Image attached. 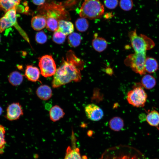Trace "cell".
<instances>
[{
	"instance_id": "obj_1",
	"label": "cell",
	"mask_w": 159,
	"mask_h": 159,
	"mask_svg": "<svg viewBox=\"0 0 159 159\" xmlns=\"http://www.w3.org/2000/svg\"><path fill=\"white\" fill-rule=\"evenodd\" d=\"M84 66L83 61L77 57L73 51H68L66 59L63 58L60 66L54 75L52 87L57 88L72 81H80L82 77L80 71Z\"/></svg>"
},
{
	"instance_id": "obj_2",
	"label": "cell",
	"mask_w": 159,
	"mask_h": 159,
	"mask_svg": "<svg viewBox=\"0 0 159 159\" xmlns=\"http://www.w3.org/2000/svg\"><path fill=\"white\" fill-rule=\"evenodd\" d=\"M98 159H149L137 149L120 145L106 149Z\"/></svg>"
},
{
	"instance_id": "obj_3",
	"label": "cell",
	"mask_w": 159,
	"mask_h": 159,
	"mask_svg": "<svg viewBox=\"0 0 159 159\" xmlns=\"http://www.w3.org/2000/svg\"><path fill=\"white\" fill-rule=\"evenodd\" d=\"M41 6L38 9L39 14L45 16L46 19H55L59 21L68 19V13L61 3L52 1Z\"/></svg>"
},
{
	"instance_id": "obj_4",
	"label": "cell",
	"mask_w": 159,
	"mask_h": 159,
	"mask_svg": "<svg viewBox=\"0 0 159 159\" xmlns=\"http://www.w3.org/2000/svg\"><path fill=\"white\" fill-rule=\"evenodd\" d=\"M104 12V6L99 0H85L80 9L79 15L81 17L93 19L100 18Z\"/></svg>"
},
{
	"instance_id": "obj_5",
	"label": "cell",
	"mask_w": 159,
	"mask_h": 159,
	"mask_svg": "<svg viewBox=\"0 0 159 159\" xmlns=\"http://www.w3.org/2000/svg\"><path fill=\"white\" fill-rule=\"evenodd\" d=\"M128 37L135 52H146L153 48L155 44L150 38L143 34L138 35L136 29L129 32Z\"/></svg>"
},
{
	"instance_id": "obj_6",
	"label": "cell",
	"mask_w": 159,
	"mask_h": 159,
	"mask_svg": "<svg viewBox=\"0 0 159 159\" xmlns=\"http://www.w3.org/2000/svg\"><path fill=\"white\" fill-rule=\"evenodd\" d=\"M146 58V52H135L127 57L124 63L136 73L143 75L146 72L145 63Z\"/></svg>"
},
{
	"instance_id": "obj_7",
	"label": "cell",
	"mask_w": 159,
	"mask_h": 159,
	"mask_svg": "<svg viewBox=\"0 0 159 159\" xmlns=\"http://www.w3.org/2000/svg\"><path fill=\"white\" fill-rule=\"evenodd\" d=\"M147 95L143 89L140 85L135 86L127 93V100L128 103L134 107H144L147 101Z\"/></svg>"
},
{
	"instance_id": "obj_8",
	"label": "cell",
	"mask_w": 159,
	"mask_h": 159,
	"mask_svg": "<svg viewBox=\"0 0 159 159\" xmlns=\"http://www.w3.org/2000/svg\"><path fill=\"white\" fill-rule=\"evenodd\" d=\"M12 26H14L20 34L24 32L17 22L16 8L11 9L6 12L0 19V33Z\"/></svg>"
},
{
	"instance_id": "obj_9",
	"label": "cell",
	"mask_w": 159,
	"mask_h": 159,
	"mask_svg": "<svg viewBox=\"0 0 159 159\" xmlns=\"http://www.w3.org/2000/svg\"><path fill=\"white\" fill-rule=\"evenodd\" d=\"M39 66L43 76L47 77L54 75L57 69L56 66L51 55H44L39 58Z\"/></svg>"
},
{
	"instance_id": "obj_10",
	"label": "cell",
	"mask_w": 159,
	"mask_h": 159,
	"mask_svg": "<svg viewBox=\"0 0 159 159\" xmlns=\"http://www.w3.org/2000/svg\"><path fill=\"white\" fill-rule=\"evenodd\" d=\"M85 111L87 117L93 121H98L101 119L104 116L102 109L94 104L86 105L85 107Z\"/></svg>"
},
{
	"instance_id": "obj_11",
	"label": "cell",
	"mask_w": 159,
	"mask_h": 159,
	"mask_svg": "<svg viewBox=\"0 0 159 159\" xmlns=\"http://www.w3.org/2000/svg\"><path fill=\"white\" fill-rule=\"evenodd\" d=\"M23 114L22 107L18 102L12 103L7 108L6 117L9 120H17Z\"/></svg>"
},
{
	"instance_id": "obj_12",
	"label": "cell",
	"mask_w": 159,
	"mask_h": 159,
	"mask_svg": "<svg viewBox=\"0 0 159 159\" xmlns=\"http://www.w3.org/2000/svg\"><path fill=\"white\" fill-rule=\"evenodd\" d=\"M72 140V146L67 148L64 159H87L86 156H82L79 148L76 147L74 138Z\"/></svg>"
},
{
	"instance_id": "obj_13",
	"label": "cell",
	"mask_w": 159,
	"mask_h": 159,
	"mask_svg": "<svg viewBox=\"0 0 159 159\" xmlns=\"http://www.w3.org/2000/svg\"><path fill=\"white\" fill-rule=\"evenodd\" d=\"M31 24L34 30H41L46 26V18L45 16L41 14L34 16L32 19Z\"/></svg>"
},
{
	"instance_id": "obj_14",
	"label": "cell",
	"mask_w": 159,
	"mask_h": 159,
	"mask_svg": "<svg viewBox=\"0 0 159 159\" xmlns=\"http://www.w3.org/2000/svg\"><path fill=\"white\" fill-rule=\"evenodd\" d=\"M40 73L38 68L32 65H28L26 66L25 76L28 80L32 82H36L39 80Z\"/></svg>"
},
{
	"instance_id": "obj_15",
	"label": "cell",
	"mask_w": 159,
	"mask_h": 159,
	"mask_svg": "<svg viewBox=\"0 0 159 159\" xmlns=\"http://www.w3.org/2000/svg\"><path fill=\"white\" fill-rule=\"evenodd\" d=\"M36 93L40 99L47 100L50 99L52 96V91L50 87L47 85H42L37 88Z\"/></svg>"
},
{
	"instance_id": "obj_16",
	"label": "cell",
	"mask_w": 159,
	"mask_h": 159,
	"mask_svg": "<svg viewBox=\"0 0 159 159\" xmlns=\"http://www.w3.org/2000/svg\"><path fill=\"white\" fill-rule=\"evenodd\" d=\"M93 48L97 51L101 52L107 48V43L104 38L98 37L97 34L94 35V38L92 42Z\"/></svg>"
},
{
	"instance_id": "obj_17",
	"label": "cell",
	"mask_w": 159,
	"mask_h": 159,
	"mask_svg": "<svg viewBox=\"0 0 159 159\" xmlns=\"http://www.w3.org/2000/svg\"><path fill=\"white\" fill-rule=\"evenodd\" d=\"M65 115L63 110L58 105L52 107L49 111V118L51 120L55 122L63 118Z\"/></svg>"
},
{
	"instance_id": "obj_18",
	"label": "cell",
	"mask_w": 159,
	"mask_h": 159,
	"mask_svg": "<svg viewBox=\"0 0 159 159\" xmlns=\"http://www.w3.org/2000/svg\"><path fill=\"white\" fill-rule=\"evenodd\" d=\"M58 30L67 35L72 33L74 30V25L70 21L61 20L59 21Z\"/></svg>"
},
{
	"instance_id": "obj_19",
	"label": "cell",
	"mask_w": 159,
	"mask_h": 159,
	"mask_svg": "<svg viewBox=\"0 0 159 159\" xmlns=\"http://www.w3.org/2000/svg\"><path fill=\"white\" fill-rule=\"evenodd\" d=\"M158 65L156 59L152 57L146 58L145 63V71L149 73H153L158 69Z\"/></svg>"
},
{
	"instance_id": "obj_20",
	"label": "cell",
	"mask_w": 159,
	"mask_h": 159,
	"mask_svg": "<svg viewBox=\"0 0 159 159\" xmlns=\"http://www.w3.org/2000/svg\"><path fill=\"white\" fill-rule=\"evenodd\" d=\"M146 120L150 126L158 127L159 125V113L153 110L150 112L146 117Z\"/></svg>"
},
{
	"instance_id": "obj_21",
	"label": "cell",
	"mask_w": 159,
	"mask_h": 159,
	"mask_svg": "<svg viewBox=\"0 0 159 159\" xmlns=\"http://www.w3.org/2000/svg\"><path fill=\"white\" fill-rule=\"evenodd\" d=\"M141 82L143 87L148 90L153 88L156 84V81L155 78L149 74L144 76L141 80Z\"/></svg>"
},
{
	"instance_id": "obj_22",
	"label": "cell",
	"mask_w": 159,
	"mask_h": 159,
	"mask_svg": "<svg viewBox=\"0 0 159 159\" xmlns=\"http://www.w3.org/2000/svg\"><path fill=\"white\" fill-rule=\"evenodd\" d=\"M23 80V75L19 72L14 71L11 72L8 77V80L12 85L17 86L20 85Z\"/></svg>"
},
{
	"instance_id": "obj_23",
	"label": "cell",
	"mask_w": 159,
	"mask_h": 159,
	"mask_svg": "<svg viewBox=\"0 0 159 159\" xmlns=\"http://www.w3.org/2000/svg\"><path fill=\"white\" fill-rule=\"evenodd\" d=\"M109 125L110 127L112 130L115 131H118L123 128L124 122L121 118L118 117H115L110 120Z\"/></svg>"
},
{
	"instance_id": "obj_24",
	"label": "cell",
	"mask_w": 159,
	"mask_h": 159,
	"mask_svg": "<svg viewBox=\"0 0 159 159\" xmlns=\"http://www.w3.org/2000/svg\"><path fill=\"white\" fill-rule=\"evenodd\" d=\"M21 0H0V6L3 10L6 12L9 10L16 8Z\"/></svg>"
},
{
	"instance_id": "obj_25",
	"label": "cell",
	"mask_w": 159,
	"mask_h": 159,
	"mask_svg": "<svg viewBox=\"0 0 159 159\" xmlns=\"http://www.w3.org/2000/svg\"><path fill=\"white\" fill-rule=\"evenodd\" d=\"M82 37L80 35L76 32L70 34L68 37V42L69 46L72 47H76L80 44Z\"/></svg>"
},
{
	"instance_id": "obj_26",
	"label": "cell",
	"mask_w": 159,
	"mask_h": 159,
	"mask_svg": "<svg viewBox=\"0 0 159 159\" xmlns=\"http://www.w3.org/2000/svg\"><path fill=\"white\" fill-rule=\"evenodd\" d=\"M75 25L77 30L80 32H84L88 29L89 23L85 18L81 17L77 20Z\"/></svg>"
},
{
	"instance_id": "obj_27",
	"label": "cell",
	"mask_w": 159,
	"mask_h": 159,
	"mask_svg": "<svg viewBox=\"0 0 159 159\" xmlns=\"http://www.w3.org/2000/svg\"><path fill=\"white\" fill-rule=\"evenodd\" d=\"M66 35L57 30L54 32L53 36V40L55 43L61 44L63 43L66 38Z\"/></svg>"
},
{
	"instance_id": "obj_28",
	"label": "cell",
	"mask_w": 159,
	"mask_h": 159,
	"mask_svg": "<svg viewBox=\"0 0 159 159\" xmlns=\"http://www.w3.org/2000/svg\"><path fill=\"white\" fill-rule=\"evenodd\" d=\"M120 5L123 10L128 11L132 9L133 6V2L132 0H120Z\"/></svg>"
},
{
	"instance_id": "obj_29",
	"label": "cell",
	"mask_w": 159,
	"mask_h": 159,
	"mask_svg": "<svg viewBox=\"0 0 159 159\" xmlns=\"http://www.w3.org/2000/svg\"><path fill=\"white\" fill-rule=\"evenodd\" d=\"M35 40L38 43L44 44L47 41V36L43 31L39 32L36 34Z\"/></svg>"
},
{
	"instance_id": "obj_30",
	"label": "cell",
	"mask_w": 159,
	"mask_h": 159,
	"mask_svg": "<svg viewBox=\"0 0 159 159\" xmlns=\"http://www.w3.org/2000/svg\"><path fill=\"white\" fill-rule=\"evenodd\" d=\"M5 132L4 127L0 125V149L4 148L6 143L4 139Z\"/></svg>"
},
{
	"instance_id": "obj_31",
	"label": "cell",
	"mask_w": 159,
	"mask_h": 159,
	"mask_svg": "<svg viewBox=\"0 0 159 159\" xmlns=\"http://www.w3.org/2000/svg\"><path fill=\"white\" fill-rule=\"evenodd\" d=\"M104 3L107 8L113 9L115 8L118 4V0H104Z\"/></svg>"
},
{
	"instance_id": "obj_32",
	"label": "cell",
	"mask_w": 159,
	"mask_h": 159,
	"mask_svg": "<svg viewBox=\"0 0 159 159\" xmlns=\"http://www.w3.org/2000/svg\"><path fill=\"white\" fill-rule=\"evenodd\" d=\"M46 0H32L33 3L35 5L41 6L44 4Z\"/></svg>"
},
{
	"instance_id": "obj_33",
	"label": "cell",
	"mask_w": 159,
	"mask_h": 159,
	"mask_svg": "<svg viewBox=\"0 0 159 159\" xmlns=\"http://www.w3.org/2000/svg\"><path fill=\"white\" fill-rule=\"evenodd\" d=\"M2 112V109L0 106V115L1 114Z\"/></svg>"
},
{
	"instance_id": "obj_34",
	"label": "cell",
	"mask_w": 159,
	"mask_h": 159,
	"mask_svg": "<svg viewBox=\"0 0 159 159\" xmlns=\"http://www.w3.org/2000/svg\"><path fill=\"white\" fill-rule=\"evenodd\" d=\"M1 42V38H0V42Z\"/></svg>"
},
{
	"instance_id": "obj_35",
	"label": "cell",
	"mask_w": 159,
	"mask_h": 159,
	"mask_svg": "<svg viewBox=\"0 0 159 159\" xmlns=\"http://www.w3.org/2000/svg\"><path fill=\"white\" fill-rule=\"evenodd\" d=\"M1 6H0V10L1 9Z\"/></svg>"
},
{
	"instance_id": "obj_36",
	"label": "cell",
	"mask_w": 159,
	"mask_h": 159,
	"mask_svg": "<svg viewBox=\"0 0 159 159\" xmlns=\"http://www.w3.org/2000/svg\"></svg>"
}]
</instances>
